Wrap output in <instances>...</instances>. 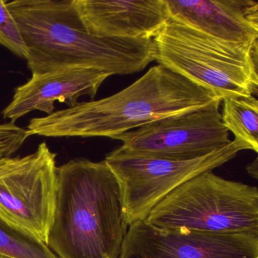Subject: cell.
Returning <instances> with one entry per match:
<instances>
[{
	"mask_svg": "<svg viewBox=\"0 0 258 258\" xmlns=\"http://www.w3.org/2000/svg\"><path fill=\"white\" fill-rule=\"evenodd\" d=\"M7 6L22 33L32 74L87 68L111 76L133 75L155 61L153 39L108 38L89 33L73 0H13Z\"/></svg>",
	"mask_w": 258,
	"mask_h": 258,
	"instance_id": "6da1fadb",
	"label": "cell"
},
{
	"mask_svg": "<svg viewBox=\"0 0 258 258\" xmlns=\"http://www.w3.org/2000/svg\"><path fill=\"white\" fill-rule=\"evenodd\" d=\"M214 93L161 66L151 68L118 93L78 102L30 120L28 135L45 137H114L158 119L206 106Z\"/></svg>",
	"mask_w": 258,
	"mask_h": 258,
	"instance_id": "7a4b0ae2",
	"label": "cell"
},
{
	"mask_svg": "<svg viewBox=\"0 0 258 258\" xmlns=\"http://www.w3.org/2000/svg\"><path fill=\"white\" fill-rule=\"evenodd\" d=\"M128 226L120 182L105 160L58 167L47 244L58 258H120Z\"/></svg>",
	"mask_w": 258,
	"mask_h": 258,
	"instance_id": "3957f363",
	"label": "cell"
},
{
	"mask_svg": "<svg viewBox=\"0 0 258 258\" xmlns=\"http://www.w3.org/2000/svg\"><path fill=\"white\" fill-rule=\"evenodd\" d=\"M155 59L220 99L257 94L258 46L226 43L170 19L153 38Z\"/></svg>",
	"mask_w": 258,
	"mask_h": 258,
	"instance_id": "277c9868",
	"label": "cell"
},
{
	"mask_svg": "<svg viewBox=\"0 0 258 258\" xmlns=\"http://www.w3.org/2000/svg\"><path fill=\"white\" fill-rule=\"evenodd\" d=\"M145 220L164 229L258 233V189L205 172L170 191Z\"/></svg>",
	"mask_w": 258,
	"mask_h": 258,
	"instance_id": "5b68a950",
	"label": "cell"
},
{
	"mask_svg": "<svg viewBox=\"0 0 258 258\" xmlns=\"http://www.w3.org/2000/svg\"><path fill=\"white\" fill-rule=\"evenodd\" d=\"M248 150L232 140L225 147L194 159L179 160L128 153L115 149L105 161L120 182L128 226L147 218L152 208L188 179L226 164L238 152Z\"/></svg>",
	"mask_w": 258,
	"mask_h": 258,
	"instance_id": "8992f818",
	"label": "cell"
},
{
	"mask_svg": "<svg viewBox=\"0 0 258 258\" xmlns=\"http://www.w3.org/2000/svg\"><path fill=\"white\" fill-rule=\"evenodd\" d=\"M57 155L46 143L0 160V219L47 242L57 188Z\"/></svg>",
	"mask_w": 258,
	"mask_h": 258,
	"instance_id": "52a82bcc",
	"label": "cell"
},
{
	"mask_svg": "<svg viewBox=\"0 0 258 258\" xmlns=\"http://www.w3.org/2000/svg\"><path fill=\"white\" fill-rule=\"evenodd\" d=\"M221 99L206 106L163 117L114 137L128 153L173 159L205 156L231 143L222 122Z\"/></svg>",
	"mask_w": 258,
	"mask_h": 258,
	"instance_id": "ba28073f",
	"label": "cell"
},
{
	"mask_svg": "<svg viewBox=\"0 0 258 258\" xmlns=\"http://www.w3.org/2000/svg\"><path fill=\"white\" fill-rule=\"evenodd\" d=\"M120 258H258V233L164 229L142 220L128 228Z\"/></svg>",
	"mask_w": 258,
	"mask_h": 258,
	"instance_id": "9c48e42d",
	"label": "cell"
},
{
	"mask_svg": "<svg viewBox=\"0 0 258 258\" xmlns=\"http://www.w3.org/2000/svg\"><path fill=\"white\" fill-rule=\"evenodd\" d=\"M111 75L87 68H69L41 74H32L28 82L15 89L10 103L3 110L6 120H16L34 111L48 115L55 110V102L67 104L69 108L87 96L92 100L102 84Z\"/></svg>",
	"mask_w": 258,
	"mask_h": 258,
	"instance_id": "30bf717a",
	"label": "cell"
},
{
	"mask_svg": "<svg viewBox=\"0 0 258 258\" xmlns=\"http://www.w3.org/2000/svg\"><path fill=\"white\" fill-rule=\"evenodd\" d=\"M90 34L119 39H153L170 19L165 0H73Z\"/></svg>",
	"mask_w": 258,
	"mask_h": 258,
	"instance_id": "8fae6325",
	"label": "cell"
},
{
	"mask_svg": "<svg viewBox=\"0 0 258 258\" xmlns=\"http://www.w3.org/2000/svg\"><path fill=\"white\" fill-rule=\"evenodd\" d=\"M170 19L226 43H258V3L253 0H165Z\"/></svg>",
	"mask_w": 258,
	"mask_h": 258,
	"instance_id": "7c38bea8",
	"label": "cell"
},
{
	"mask_svg": "<svg viewBox=\"0 0 258 258\" xmlns=\"http://www.w3.org/2000/svg\"><path fill=\"white\" fill-rule=\"evenodd\" d=\"M222 122L235 140L258 152V101L254 96L222 99Z\"/></svg>",
	"mask_w": 258,
	"mask_h": 258,
	"instance_id": "4fadbf2b",
	"label": "cell"
},
{
	"mask_svg": "<svg viewBox=\"0 0 258 258\" xmlns=\"http://www.w3.org/2000/svg\"><path fill=\"white\" fill-rule=\"evenodd\" d=\"M0 255L10 258H58L47 244L0 219Z\"/></svg>",
	"mask_w": 258,
	"mask_h": 258,
	"instance_id": "5bb4252c",
	"label": "cell"
},
{
	"mask_svg": "<svg viewBox=\"0 0 258 258\" xmlns=\"http://www.w3.org/2000/svg\"><path fill=\"white\" fill-rule=\"evenodd\" d=\"M0 45L19 58H28L26 45L19 25L4 0H0Z\"/></svg>",
	"mask_w": 258,
	"mask_h": 258,
	"instance_id": "9a60e30c",
	"label": "cell"
},
{
	"mask_svg": "<svg viewBox=\"0 0 258 258\" xmlns=\"http://www.w3.org/2000/svg\"><path fill=\"white\" fill-rule=\"evenodd\" d=\"M28 131L13 122L0 123V160L11 157L28 138Z\"/></svg>",
	"mask_w": 258,
	"mask_h": 258,
	"instance_id": "2e32d148",
	"label": "cell"
},
{
	"mask_svg": "<svg viewBox=\"0 0 258 258\" xmlns=\"http://www.w3.org/2000/svg\"><path fill=\"white\" fill-rule=\"evenodd\" d=\"M246 168L252 176H253L255 179H257V159L256 158L253 162L249 164Z\"/></svg>",
	"mask_w": 258,
	"mask_h": 258,
	"instance_id": "e0dca14e",
	"label": "cell"
},
{
	"mask_svg": "<svg viewBox=\"0 0 258 258\" xmlns=\"http://www.w3.org/2000/svg\"><path fill=\"white\" fill-rule=\"evenodd\" d=\"M0 258H10V257H8V256H3V255H0Z\"/></svg>",
	"mask_w": 258,
	"mask_h": 258,
	"instance_id": "ac0fdd59",
	"label": "cell"
}]
</instances>
